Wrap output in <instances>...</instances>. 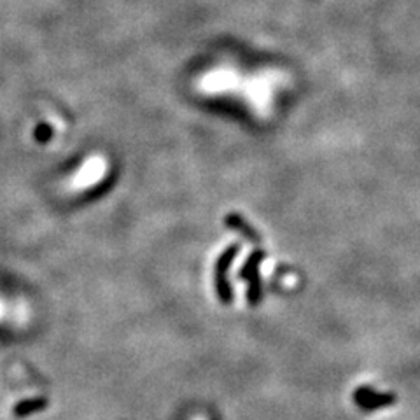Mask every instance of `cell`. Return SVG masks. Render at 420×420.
I'll use <instances>...</instances> for the list:
<instances>
[{"label":"cell","mask_w":420,"mask_h":420,"mask_svg":"<svg viewBox=\"0 0 420 420\" xmlns=\"http://www.w3.org/2000/svg\"><path fill=\"white\" fill-rule=\"evenodd\" d=\"M356 401L359 402L363 408H384L391 402H396L394 394H374L370 388H360L356 396Z\"/></svg>","instance_id":"cell-3"},{"label":"cell","mask_w":420,"mask_h":420,"mask_svg":"<svg viewBox=\"0 0 420 420\" xmlns=\"http://www.w3.org/2000/svg\"><path fill=\"white\" fill-rule=\"evenodd\" d=\"M46 405H48V401H46L44 398L28 399V401L20 402V405L16 406V410H14V413H16V416H27L30 415V413L38 412V410H44Z\"/></svg>","instance_id":"cell-5"},{"label":"cell","mask_w":420,"mask_h":420,"mask_svg":"<svg viewBox=\"0 0 420 420\" xmlns=\"http://www.w3.org/2000/svg\"><path fill=\"white\" fill-rule=\"evenodd\" d=\"M240 252V245H233V247L227 248L223 255L219 258L216 266V273H214V279H216V290L217 296L223 303H230L231 301V287L227 284V270H230L231 261L237 258V254Z\"/></svg>","instance_id":"cell-1"},{"label":"cell","mask_w":420,"mask_h":420,"mask_svg":"<svg viewBox=\"0 0 420 420\" xmlns=\"http://www.w3.org/2000/svg\"><path fill=\"white\" fill-rule=\"evenodd\" d=\"M195 420H203V419H195Z\"/></svg>","instance_id":"cell-6"},{"label":"cell","mask_w":420,"mask_h":420,"mask_svg":"<svg viewBox=\"0 0 420 420\" xmlns=\"http://www.w3.org/2000/svg\"><path fill=\"white\" fill-rule=\"evenodd\" d=\"M265 258V254H262L261 251L254 252V254L248 258L247 265L244 266V270H241L240 275L244 276V279H247V282L251 284V287H248V300L252 301V303H258L259 298H261V287H259V279H258V262L261 261V259Z\"/></svg>","instance_id":"cell-2"},{"label":"cell","mask_w":420,"mask_h":420,"mask_svg":"<svg viewBox=\"0 0 420 420\" xmlns=\"http://www.w3.org/2000/svg\"><path fill=\"white\" fill-rule=\"evenodd\" d=\"M226 224L230 227H233V230L240 231L241 234H245V237H248L251 240H258V234H255V231L252 230L251 226H248L247 223H245L244 219H241L238 214H227L226 216Z\"/></svg>","instance_id":"cell-4"}]
</instances>
